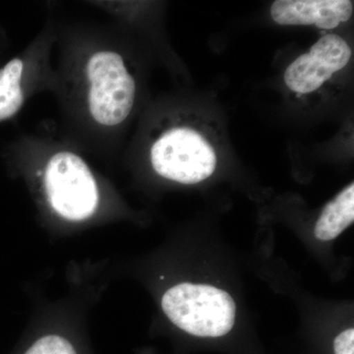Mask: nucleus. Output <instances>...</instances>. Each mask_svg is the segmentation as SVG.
Returning a JSON list of instances; mask_svg holds the SVG:
<instances>
[{"instance_id":"nucleus-9","label":"nucleus","mask_w":354,"mask_h":354,"mask_svg":"<svg viewBox=\"0 0 354 354\" xmlns=\"http://www.w3.org/2000/svg\"><path fill=\"white\" fill-rule=\"evenodd\" d=\"M23 354H78L75 346L66 337L48 335L39 337Z\"/></svg>"},{"instance_id":"nucleus-7","label":"nucleus","mask_w":354,"mask_h":354,"mask_svg":"<svg viewBox=\"0 0 354 354\" xmlns=\"http://www.w3.org/2000/svg\"><path fill=\"white\" fill-rule=\"evenodd\" d=\"M354 221V184H349L324 208L315 225L319 241H330L339 236Z\"/></svg>"},{"instance_id":"nucleus-3","label":"nucleus","mask_w":354,"mask_h":354,"mask_svg":"<svg viewBox=\"0 0 354 354\" xmlns=\"http://www.w3.org/2000/svg\"><path fill=\"white\" fill-rule=\"evenodd\" d=\"M88 109L95 122L116 127L127 120L134 106L136 83L123 58L114 51H100L88 59Z\"/></svg>"},{"instance_id":"nucleus-8","label":"nucleus","mask_w":354,"mask_h":354,"mask_svg":"<svg viewBox=\"0 0 354 354\" xmlns=\"http://www.w3.org/2000/svg\"><path fill=\"white\" fill-rule=\"evenodd\" d=\"M23 70L24 62L20 58H14L0 68V122L15 115L24 104Z\"/></svg>"},{"instance_id":"nucleus-2","label":"nucleus","mask_w":354,"mask_h":354,"mask_svg":"<svg viewBox=\"0 0 354 354\" xmlns=\"http://www.w3.org/2000/svg\"><path fill=\"white\" fill-rule=\"evenodd\" d=\"M151 162L155 171L169 180L197 184L216 171L218 156L202 130L188 124L167 128L153 141Z\"/></svg>"},{"instance_id":"nucleus-5","label":"nucleus","mask_w":354,"mask_h":354,"mask_svg":"<svg viewBox=\"0 0 354 354\" xmlns=\"http://www.w3.org/2000/svg\"><path fill=\"white\" fill-rule=\"evenodd\" d=\"M353 51L346 39L335 34L319 39L308 53L293 60L285 72V83L292 92L310 94L319 90L351 62Z\"/></svg>"},{"instance_id":"nucleus-6","label":"nucleus","mask_w":354,"mask_h":354,"mask_svg":"<svg viewBox=\"0 0 354 354\" xmlns=\"http://www.w3.org/2000/svg\"><path fill=\"white\" fill-rule=\"evenodd\" d=\"M353 7L351 0H277L271 16L281 26L314 25L330 30L351 19Z\"/></svg>"},{"instance_id":"nucleus-10","label":"nucleus","mask_w":354,"mask_h":354,"mask_svg":"<svg viewBox=\"0 0 354 354\" xmlns=\"http://www.w3.org/2000/svg\"><path fill=\"white\" fill-rule=\"evenodd\" d=\"M335 354H354V330L348 329L335 339Z\"/></svg>"},{"instance_id":"nucleus-1","label":"nucleus","mask_w":354,"mask_h":354,"mask_svg":"<svg viewBox=\"0 0 354 354\" xmlns=\"http://www.w3.org/2000/svg\"><path fill=\"white\" fill-rule=\"evenodd\" d=\"M162 307L174 325L197 337H221L234 325V299L211 286L184 283L174 286L162 297Z\"/></svg>"},{"instance_id":"nucleus-4","label":"nucleus","mask_w":354,"mask_h":354,"mask_svg":"<svg viewBox=\"0 0 354 354\" xmlns=\"http://www.w3.org/2000/svg\"><path fill=\"white\" fill-rule=\"evenodd\" d=\"M44 188L51 208L65 218H90L99 204V190L87 164L75 153L59 152L48 160Z\"/></svg>"}]
</instances>
